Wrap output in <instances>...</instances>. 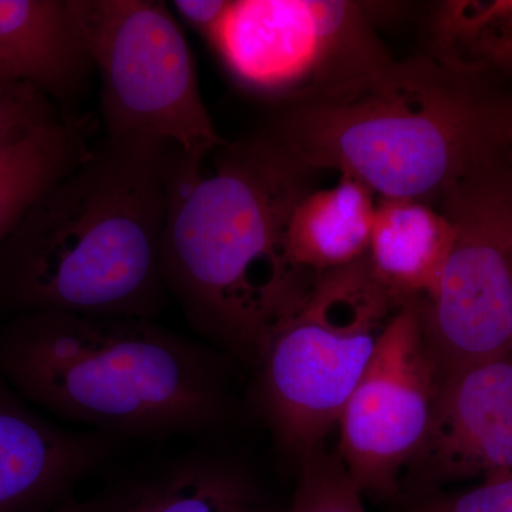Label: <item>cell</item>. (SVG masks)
<instances>
[{
    "label": "cell",
    "mask_w": 512,
    "mask_h": 512,
    "mask_svg": "<svg viewBox=\"0 0 512 512\" xmlns=\"http://www.w3.org/2000/svg\"><path fill=\"white\" fill-rule=\"evenodd\" d=\"M180 150L106 136L0 245V322L35 312L156 320L171 298L163 241Z\"/></svg>",
    "instance_id": "1"
},
{
    "label": "cell",
    "mask_w": 512,
    "mask_h": 512,
    "mask_svg": "<svg viewBox=\"0 0 512 512\" xmlns=\"http://www.w3.org/2000/svg\"><path fill=\"white\" fill-rule=\"evenodd\" d=\"M262 133L202 163L178 151L165 222L171 298L207 345L255 365L316 278L292 264L286 228L312 178Z\"/></svg>",
    "instance_id": "2"
},
{
    "label": "cell",
    "mask_w": 512,
    "mask_h": 512,
    "mask_svg": "<svg viewBox=\"0 0 512 512\" xmlns=\"http://www.w3.org/2000/svg\"><path fill=\"white\" fill-rule=\"evenodd\" d=\"M220 350L156 320L35 312L0 322V377L47 416L119 440L205 436L232 414Z\"/></svg>",
    "instance_id": "3"
},
{
    "label": "cell",
    "mask_w": 512,
    "mask_h": 512,
    "mask_svg": "<svg viewBox=\"0 0 512 512\" xmlns=\"http://www.w3.org/2000/svg\"><path fill=\"white\" fill-rule=\"evenodd\" d=\"M510 99L423 55L332 99L279 107L261 131L308 173L433 205L508 137Z\"/></svg>",
    "instance_id": "4"
},
{
    "label": "cell",
    "mask_w": 512,
    "mask_h": 512,
    "mask_svg": "<svg viewBox=\"0 0 512 512\" xmlns=\"http://www.w3.org/2000/svg\"><path fill=\"white\" fill-rule=\"evenodd\" d=\"M403 303L363 258L319 275L272 333L255 366L259 402L284 453L303 461L320 451Z\"/></svg>",
    "instance_id": "5"
},
{
    "label": "cell",
    "mask_w": 512,
    "mask_h": 512,
    "mask_svg": "<svg viewBox=\"0 0 512 512\" xmlns=\"http://www.w3.org/2000/svg\"><path fill=\"white\" fill-rule=\"evenodd\" d=\"M100 79L106 136L163 141L202 163L227 141L202 100L187 37L164 2L69 0Z\"/></svg>",
    "instance_id": "6"
},
{
    "label": "cell",
    "mask_w": 512,
    "mask_h": 512,
    "mask_svg": "<svg viewBox=\"0 0 512 512\" xmlns=\"http://www.w3.org/2000/svg\"><path fill=\"white\" fill-rule=\"evenodd\" d=\"M382 9L350 0L229 2L208 42L249 92L279 107L316 103L394 62L377 35Z\"/></svg>",
    "instance_id": "7"
},
{
    "label": "cell",
    "mask_w": 512,
    "mask_h": 512,
    "mask_svg": "<svg viewBox=\"0 0 512 512\" xmlns=\"http://www.w3.org/2000/svg\"><path fill=\"white\" fill-rule=\"evenodd\" d=\"M440 211L453 247L420 311L443 380L512 349V143L454 185Z\"/></svg>",
    "instance_id": "8"
},
{
    "label": "cell",
    "mask_w": 512,
    "mask_h": 512,
    "mask_svg": "<svg viewBox=\"0 0 512 512\" xmlns=\"http://www.w3.org/2000/svg\"><path fill=\"white\" fill-rule=\"evenodd\" d=\"M441 375L421 322L420 299L390 320L340 416V463L362 493H389L429 436Z\"/></svg>",
    "instance_id": "9"
},
{
    "label": "cell",
    "mask_w": 512,
    "mask_h": 512,
    "mask_svg": "<svg viewBox=\"0 0 512 512\" xmlns=\"http://www.w3.org/2000/svg\"><path fill=\"white\" fill-rule=\"evenodd\" d=\"M119 439L47 416L0 377V512H53L113 458Z\"/></svg>",
    "instance_id": "10"
},
{
    "label": "cell",
    "mask_w": 512,
    "mask_h": 512,
    "mask_svg": "<svg viewBox=\"0 0 512 512\" xmlns=\"http://www.w3.org/2000/svg\"><path fill=\"white\" fill-rule=\"evenodd\" d=\"M92 73L69 0H0V79L32 84L64 111Z\"/></svg>",
    "instance_id": "11"
},
{
    "label": "cell",
    "mask_w": 512,
    "mask_h": 512,
    "mask_svg": "<svg viewBox=\"0 0 512 512\" xmlns=\"http://www.w3.org/2000/svg\"><path fill=\"white\" fill-rule=\"evenodd\" d=\"M258 505L244 468L192 448L111 485L83 512H248Z\"/></svg>",
    "instance_id": "12"
},
{
    "label": "cell",
    "mask_w": 512,
    "mask_h": 512,
    "mask_svg": "<svg viewBox=\"0 0 512 512\" xmlns=\"http://www.w3.org/2000/svg\"><path fill=\"white\" fill-rule=\"evenodd\" d=\"M454 241L450 220L433 205L377 198L365 256L373 278L402 302L436 291Z\"/></svg>",
    "instance_id": "13"
},
{
    "label": "cell",
    "mask_w": 512,
    "mask_h": 512,
    "mask_svg": "<svg viewBox=\"0 0 512 512\" xmlns=\"http://www.w3.org/2000/svg\"><path fill=\"white\" fill-rule=\"evenodd\" d=\"M377 197L349 177L328 188H311L299 198L286 228L292 264L318 278L365 258Z\"/></svg>",
    "instance_id": "14"
},
{
    "label": "cell",
    "mask_w": 512,
    "mask_h": 512,
    "mask_svg": "<svg viewBox=\"0 0 512 512\" xmlns=\"http://www.w3.org/2000/svg\"><path fill=\"white\" fill-rule=\"evenodd\" d=\"M512 417V357L477 363L441 380L429 436L417 457L448 474L468 448Z\"/></svg>",
    "instance_id": "15"
},
{
    "label": "cell",
    "mask_w": 512,
    "mask_h": 512,
    "mask_svg": "<svg viewBox=\"0 0 512 512\" xmlns=\"http://www.w3.org/2000/svg\"><path fill=\"white\" fill-rule=\"evenodd\" d=\"M431 59L450 72L483 82L512 74V0H451L429 20Z\"/></svg>",
    "instance_id": "16"
},
{
    "label": "cell",
    "mask_w": 512,
    "mask_h": 512,
    "mask_svg": "<svg viewBox=\"0 0 512 512\" xmlns=\"http://www.w3.org/2000/svg\"><path fill=\"white\" fill-rule=\"evenodd\" d=\"M90 148L89 121L69 114L0 151V245L39 195L70 173Z\"/></svg>",
    "instance_id": "17"
},
{
    "label": "cell",
    "mask_w": 512,
    "mask_h": 512,
    "mask_svg": "<svg viewBox=\"0 0 512 512\" xmlns=\"http://www.w3.org/2000/svg\"><path fill=\"white\" fill-rule=\"evenodd\" d=\"M301 478L289 512H366L362 491L339 458L318 453L301 461Z\"/></svg>",
    "instance_id": "18"
},
{
    "label": "cell",
    "mask_w": 512,
    "mask_h": 512,
    "mask_svg": "<svg viewBox=\"0 0 512 512\" xmlns=\"http://www.w3.org/2000/svg\"><path fill=\"white\" fill-rule=\"evenodd\" d=\"M69 113L35 86L0 79V151L59 123Z\"/></svg>",
    "instance_id": "19"
},
{
    "label": "cell",
    "mask_w": 512,
    "mask_h": 512,
    "mask_svg": "<svg viewBox=\"0 0 512 512\" xmlns=\"http://www.w3.org/2000/svg\"><path fill=\"white\" fill-rule=\"evenodd\" d=\"M497 471L500 474L512 471V417L500 421L490 430L485 431L463 457L454 464L448 474L468 473L481 470Z\"/></svg>",
    "instance_id": "20"
},
{
    "label": "cell",
    "mask_w": 512,
    "mask_h": 512,
    "mask_svg": "<svg viewBox=\"0 0 512 512\" xmlns=\"http://www.w3.org/2000/svg\"><path fill=\"white\" fill-rule=\"evenodd\" d=\"M427 512H512V476L493 480L446 504H431Z\"/></svg>",
    "instance_id": "21"
},
{
    "label": "cell",
    "mask_w": 512,
    "mask_h": 512,
    "mask_svg": "<svg viewBox=\"0 0 512 512\" xmlns=\"http://www.w3.org/2000/svg\"><path fill=\"white\" fill-rule=\"evenodd\" d=\"M228 3L229 0H177L171 3V9L205 40H210L227 12Z\"/></svg>",
    "instance_id": "22"
},
{
    "label": "cell",
    "mask_w": 512,
    "mask_h": 512,
    "mask_svg": "<svg viewBox=\"0 0 512 512\" xmlns=\"http://www.w3.org/2000/svg\"><path fill=\"white\" fill-rule=\"evenodd\" d=\"M53 512H83V503H79L76 498H72V500L67 501L66 504H63L62 507L57 508Z\"/></svg>",
    "instance_id": "23"
},
{
    "label": "cell",
    "mask_w": 512,
    "mask_h": 512,
    "mask_svg": "<svg viewBox=\"0 0 512 512\" xmlns=\"http://www.w3.org/2000/svg\"><path fill=\"white\" fill-rule=\"evenodd\" d=\"M248 512H268V511L264 510V508H261V505H258V507L252 508V510L248 511Z\"/></svg>",
    "instance_id": "24"
},
{
    "label": "cell",
    "mask_w": 512,
    "mask_h": 512,
    "mask_svg": "<svg viewBox=\"0 0 512 512\" xmlns=\"http://www.w3.org/2000/svg\"><path fill=\"white\" fill-rule=\"evenodd\" d=\"M511 99V124H512V97H510Z\"/></svg>",
    "instance_id": "25"
}]
</instances>
